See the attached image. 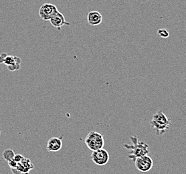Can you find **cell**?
I'll return each mask as SVG.
<instances>
[{"mask_svg": "<svg viewBox=\"0 0 186 174\" xmlns=\"http://www.w3.org/2000/svg\"><path fill=\"white\" fill-rule=\"evenodd\" d=\"M87 21L91 25H98L103 22V16L97 11H91L87 15Z\"/></svg>", "mask_w": 186, "mask_h": 174, "instance_id": "obj_10", "label": "cell"}, {"mask_svg": "<svg viewBox=\"0 0 186 174\" xmlns=\"http://www.w3.org/2000/svg\"><path fill=\"white\" fill-rule=\"evenodd\" d=\"M157 33L158 36L162 38H167L169 36H170V32H168L167 29H165V28L159 29Z\"/></svg>", "mask_w": 186, "mask_h": 174, "instance_id": "obj_12", "label": "cell"}, {"mask_svg": "<svg viewBox=\"0 0 186 174\" xmlns=\"http://www.w3.org/2000/svg\"><path fill=\"white\" fill-rule=\"evenodd\" d=\"M7 56V54L6 53H2L1 54H0V64H2L3 63V61H4V59L6 58V57Z\"/></svg>", "mask_w": 186, "mask_h": 174, "instance_id": "obj_17", "label": "cell"}, {"mask_svg": "<svg viewBox=\"0 0 186 174\" xmlns=\"http://www.w3.org/2000/svg\"><path fill=\"white\" fill-rule=\"evenodd\" d=\"M63 136L60 137H52L48 139L46 145V149L49 152H58L60 151L63 145Z\"/></svg>", "mask_w": 186, "mask_h": 174, "instance_id": "obj_8", "label": "cell"}, {"mask_svg": "<svg viewBox=\"0 0 186 174\" xmlns=\"http://www.w3.org/2000/svg\"><path fill=\"white\" fill-rule=\"evenodd\" d=\"M50 22L52 24L53 27L60 30L61 28L63 25H70V23L66 21L64 15L61 12L58 11L50 19Z\"/></svg>", "mask_w": 186, "mask_h": 174, "instance_id": "obj_7", "label": "cell"}, {"mask_svg": "<svg viewBox=\"0 0 186 174\" xmlns=\"http://www.w3.org/2000/svg\"><path fill=\"white\" fill-rule=\"evenodd\" d=\"M0 136H1V131H0Z\"/></svg>", "mask_w": 186, "mask_h": 174, "instance_id": "obj_18", "label": "cell"}, {"mask_svg": "<svg viewBox=\"0 0 186 174\" xmlns=\"http://www.w3.org/2000/svg\"><path fill=\"white\" fill-rule=\"evenodd\" d=\"M84 143L92 151L102 149L104 146V137L97 131H91L84 139Z\"/></svg>", "mask_w": 186, "mask_h": 174, "instance_id": "obj_3", "label": "cell"}, {"mask_svg": "<svg viewBox=\"0 0 186 174\" xmlns=\"http://www.w3.org/2000/svg\"><path fill=\"white\" fill-rule=\"evenodd\" d=\"M8 165H9V166L12 169V168H15L17 167V165H18V163H17L16 161H14L13 159L8 161Z\"/></svg>", "mask_w": 186, "mask_h": 174, "instance_id": "obj_16", "label": "cell"}, {"mask_svg": "<svg viewBox=\"0 0 186 174\" xmlns=\"http://www.w3.org/2000/svg\"><path fill=\"white\" fill-rule=\"evenodd\" d=\"M150 125L154 129L155 133L158 136H162L166 133V131L171 125V120L162 111H159L153 114L150 121Z\"/></svg>", "mask_w": 186, "mask_h": 174, "instance_id": "obj_2", "label": "cell"}, {"mask_svg": "<svg viewBox=\"0 0 186 174\" xmlns=\"http://www.w3.org/2000/svg\"><path fill=\"white\" fill-rule=\"evenodd\" d=\"M3 63H4V65H6V66H10V65H14V64H15L14 56H9V55H7V56L6 57V58L4 59Z\"/></svg>", "mask_w": 186, "mask_h": 174, "instance_id": "obj_13", "label": "cell"}, {"mask_svg": "<svg viewBox=\"0 0 186 174\" xmlns=\"http://www.w3.org/2000/svg\"><path fill=\"white\" fill-rule=\"evenodd\" d=\"M57 7L50 3L42 4L39 10V16L42 20L49 21L50 19L58 11Z\"/></svg>", "mask_w": 186, "mask_h": 174, "instance_id": "obj_6", "label": "cell"}, {"mask_svg": "<svg viewBox=\"0 0 186 174\" xmlns=\"http://www.w3.org/2000/svg\"><path fill=\"white\" fill-rule=\"evenodd\" d=\"M15 155L14 151L11 149H7L4 150L3 152V158L5 159L6 162H8L14 158Z\"/></svg>", "mask_w": 186, "mask_h": 174, "instance_id": "obj_11", "label": "cell"}, {"mask_svg": "<svg viewBox=\"0 0 186 174\" xmlns=\"http://www.w3.org/2000/svg\"><path fill=\"white\" fill-rule=\"evenodd\" d=\"M91 159L96 165L103 166L107 165L109 162L110 155L106 149L102 148V149L93 151L91 155Z\"/></svg>", "mask_w": 186, "mask_h": 174, "instance_id": "obj_5", "label": "cell"}, {"mask_svg": "<svg viewBox=\"0 0 186 174\" xmlns=\"http://www.w3.org/2000/svg\"><path fill=\"white\" fill-rule=\"evenodd\" d=\"M33 163L31 162V161L28 158H24L22 161L18 163L16 169H18L20 173H28L32 169H33Z\"/></svg>", "mask_w": 186, "mask_h": 174, "instance_id": "obj_9", "label": "cell"}, {"mask_svg": "<svg viewBox=\"0 0 186 174\" xmlns=\"http://www.w3.org/2000/svg\"><path fill=\"white\" fill-rule=\"evenodd\" d=\"M130 140L133 143L131 145L124 144V147L130 151L127 155L128 159L135 162L136 158L143 155L149 154V146L145 141H139L137 135L130 137Z\"/></svg>", "mask_w": 186, "mask_h": 174, "instance_id": "obj_1", "label": "cell"}, {"mask_svg": "<svg viewBox=\"0 0 186 174\" xmlns=\"http://www.w3.org/2000/svg\"><path fill=\"white\" fill-rule=\"evenodd\" d=\"M24 157L22 155H21V154H15L13 159L14 161H16V162L17 163H19V162H21V161H22L24 159Z\"/></svg>", "mask_w": 186, "mask_h": 174, "instance_id": "obj_15", "label": "cell"}, {"mask_svg": "<svg viewBox=\"0 0 186 174\" xmlns=\"http://www.w3.org/2000/svg\"><path fill=\"white\" fill-rule=\"evenodd\" d=\"M7 68L8 70H10V72H14L16 70H19L21 69V64L15 63L12 65L7 66Z\"/></svg>", "mask_w": 186, "mask_h": 174, "instance_id": "obj_14", "label": "cell"}, {"mask_svg": "<svg viewBox=\"0 0 186 174\" xmlns=\"http://www.w3.org/2000/svg\"><path fill=\"white\" fill-rule=\"evenodd\" d=\"M134 162L137 170L143 173L149 172L153 166V161L149 155L139 157Z\"/></svg>", "mask_w": 186, "mask_h": 174, "instance_id": "obj_4", "label": "cell"}]
</instances>
